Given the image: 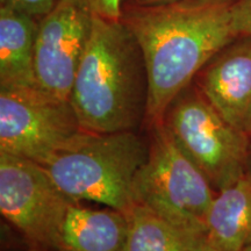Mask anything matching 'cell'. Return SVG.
I'll return each instance as SVG.
<instances>
[{
  "label": "cell",
  "mask_w": 251,
  "mask_h": 251,
  "mask_svg": "<svg viewBox=\"0 0 251 251\" xmlns=\"http://www.w3.org/2000/svg\"><path fill=\"white\" fill-rule=\"evenodd\" d=\"M231 1L176 0L124 9L121 20L139 43L146 65V120L151 126L163 124L172 101L237 37Z\"/></svg>",
  "instance_id": "6da1fadb"
},
{
  "label": "cell",
  "mask_w": 251,
  "mask_h": 251,
  "mask_svg": "<svg viewBox=\"0 0 251 251\" xmlns=\"http://www.w3.org/2000/svg\"><path fill=\"white\" fill-rule=\"evenodd\" d=\"M148 79L141 49L122 20L94 14L70 101L90 133L134 130L146 119Z\"/></svg>",
  "instance_id": "7a4b0ae2"
},
{
  "label": "cell",
  "mask_w": 251,
  "mask_h": 251,
  "mask_svg": "<svg viewBox=\"0 0 251 251\" xmlns=\"http://www.w3.org/2000/svg\"><path fill=\"white\" fill-rule=\"evenodd\" d=\"M148 151L149 143L134 130L83 131L40 165L74 201L126 213L136 203L135 184Z\"/></svg>",
  "instance_id": "3957f363"
},
{
  "label": "cell",
  "mask_w": 251,
  "mask_h": 251,
  "mask_svg": "<svg viewBox=\"0 0 251 251\" xmlns=\"http://www.w3.org/2000/svg\"><path fill=\"white\" fill-rule=\"evenodd\" d=\"M216 191L179 148L164 124L152 126L148 157L135 184L136 203L193 238H205Z\"/></svg>",
  "instance_id": "277c9868"
},
{
  "label": "cell",
  "mask_w": 251,
  "mask_h": 251,
  "mask_svg": "<svg viewBox=\"0 0 251 251\" xmlns=\"http://www.w3.org/2000/svg\"><path fill=\"white\" fill-rule=\"evenodd\" d=\"M163 124L216 192L249 172L250 139L226 121L194 83L172 101Z\"/></svg>",
  "instance_id": "5b68a950"
},
{
  "label": "cell",
  "mask_w": 251,
  "mask_h": 251,
  "mask_svg": "<svg viewBox=\"0 0 251 251\" xmlns=\"http://www.w3.org/2000/svg\"><path fill=\"white\" fill-rule=\"evenodd\" d=\"M83 131L68 100L37 86L0 89V152L41 164Z\"/></svg>",
  "instance_id": "8992f818"
},
{
  "label": "cell",
  "mask_w": 251,
  "mask_h": 251,
  "mask_svg": "<svg viewBox=\"0 0 251 251\" xmlns=\"http://www.w3.org/2000/svg\"><path fill=\"white\" fill-rule=\"evenodd\" d=\"M72 202L39 163L0 152V212L31 243L55 250Z\"/></svg>",
  "instance_id": "52a82bcc"
},
{
  "label": "cell",
  "mask_w": 251,
  "mask_h": 251,
  "mask_svg": "<svg viewBox=\"0 0 251 251\" xmlns=\"http://www.w3.org/2000/svg\"><path fill=\"white\" fill-rule=\"evenodd\" d=\"M93 18L85 0H59L50 13L40 19L34 55L39 89L69 101Z\"/></svg>",
  "instance_id": "ba28073f"
},
{
  "label": "cell",
  "mask_w": 251,
  "mask_h": 251,
  "mask_svg": "<svg viewBox=\"0 0 251 251\" xmlns=\"http://www.w3.org/2000/svg\"><path fill=\"white\" fill-rule=\"evenodd\" d=\"M221 117L251 137V36L231 41L193 81Z\"/></svg>",
  "instance_id": "9c48e42d"
},
{
  "label": "cell",
  "mask_w": 251,
  "mask_h": 251,
  "mask_svg": "<svg viewBox=\"0 0 251 251\" xmlns=\"http://www.w3.org/2000/svg\"><path fill=\"white\" fill-rule=\"evenodd\" d=\"M127 228L124 212L72 202L59 229L55 251H122Z\"/></svg>",
  "instance_id": "30bf717a"
},
{
  "label": "cell",
  "mask_w": 251,
  "mask_h": 251,
  "mask_svg": "<svg viewBox=\"0 0 251 251\" xmlns=\"http://www.w3.org/2000/svg\"><path fill=\"white\" fill-rule=\"evenodd\" d=\"M39 20L0 1V89L35 87L34 55Z\"/></svg>",
  "instance_id": "8fae6325"
},
{
  "label": "cell",
  "mask_w": 251,
  "mask_h": 251,
  "mask_svg": "<svg viewBox=\"0 0 251 251\" xmlns=\"http://www.w3.org/2000/svg\"><path fill=\"white\" fill-rule=\"evenodd\" d=\"M205 240L226 251H243L251 242V172L216 193L206 219Z\"/></svg>",
  "instance_id": "7c38bea8"
},
{
  "label": "cell",
  "mask_w": 251,
  "mask_h": 251,
  "mask_svg": "<svg viewBox=\"0 0 251 251\" xmlns=\"http://www.w3.org/2000/svg\"><path fill=\"white\" fill-rule=\"evenodd\" d=\"M127 236L122 251H187L197 241L148 207L135 203L125 213Z\"/></svg>",
  "instance_id": "4fadbf2b"
},
{
  "label": "cell",
  "mask_w": 251,
  "mask_h": 251,
  "mask_svg": "<svg viewBox=\"0 0 251 251\" xmlns=\"http://www.w3.org/2000/svg\"><path fill=\"white\" fill-rule=\"evenodd\" d=\"M230 18L231 26L237 37L251 36V0H233Z\"/></svg>",
  "instance_id": "5bb4252c"
},
{
  "label": "cell",
  "mask_w": 251,
  "mask_h": 251,
  "mask_svg": "<svg viewBox=\"0 0 251 251\" xmlns=\"http://www.w3.org/2000/svg\"><path fill=\"white\" fill-rule=\"evenodd\" d=\"M6 4L29 17L40 20L50 13L59 0H1Z\"/></svg>",
  "instance_id": "9a60e30c"
},
{
  "label": "cell",
  "mask_w": 251,
  "mask_h": 251,
  "mask_svg": "<svg viewBox=\"0 0 251 251\" xmlns=\"http://www.w3.org/2000/svg\"><path fill=\"white\" fill-rule=\"evenodd\" d=\"M94 14L108 19L121 20L124 12V0H85Z\"/></svg>",
  "instance_id": "2e32d148"
},
{
  "label": "cell",
  "mask_w": 251,
  "mask_h": 251,
  "mask_svg": "<svg viewBox=\"0 0 251 251\" xmlns=\"http://www.w3.org/2000/svg\"><path fill=\"white\" fill-rule=\"evenodd\" d=\"M187 251H226V250H221L219 249V248L211 246L205 238H202V240H199L197 241L196 243H193Z\"/></svg>",
  "instance_id": "e0dca14e"
},
{
  "label": "cell",
  "mask_w": 251,
  "mask_h": 251,
  "mask_svg": "<svg viewBox=\"0 0 251 251\" xmlns=\"http://www.w3.org/2000/svg\"><path fill=\"white\" fill-rule=\"evenodd\" d=\"M169 1H176V0H129L130 5H153Z\"/></svg>",
  "instance_id": "ac0fdd59"
},
{
  "label": "cell",
  "mask_w": 251,
  "mask_h": 251,
  "mask_svg": "<svg viewBox=\"0 0 251 251\" xmlns=\"http://www.w3.org/2000/svg\"><path fill=\"white\" fill-rule=\"evenodd\" d=\"M249 172H251V137H250V161H249Z\"/></svg>",
  "instance_id": "d6986e66"
},
{
  "label": "cell",
  "mask_w": 251,
  "mask_h": 251,
  "mask_svg": "<svg viewBox=\"0 0 251 251\" xmlns=\"http://www.w3.org/2000/svg\"><path fill=\"white\" fill-rule=\"evenodd\" d=\"M243 251H251V242L248 244V246L244 248V250Z\"/></svg>",
  "instance_id": "ffe728a7"
}]
</instances>
